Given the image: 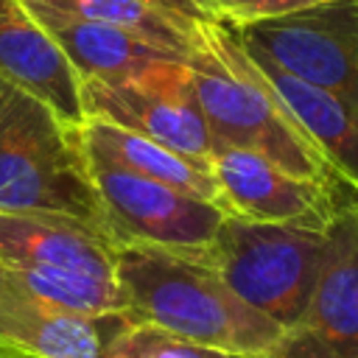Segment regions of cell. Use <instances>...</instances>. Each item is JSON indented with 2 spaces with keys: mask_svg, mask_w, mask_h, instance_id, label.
Returning a JSON list of instances; mask_svg holds the SVG:
<instances>
[{
  "mask_svg": "<svg viewBox=\"0 0 358 358\" xmlns=\"http://www.w3.org/2000/svg\"><path fill=\"white\" fill-rule=\"evenodd\" d=\"M266 358H358V204L327 227V255L308 310Z\"/></svg>",
  "mask_w": 358,
  "mask_h": 358,
  "instance_id": "9",
  "label": "cell"
},
{
  "mask_svg": "<svg viewBox=\"0 0 358 358\" xmlns=\"http://www.w3.org/2000/svg\"><path fill=\"white\" fill-rule=\"evenodd\" d=\"M187 64L215 145L255 151L296 176L358 199V190L333 168L271 90L229 22H201Z\"/></svg>",
  "mask_w": 358,
  "mask_h": 358,
  "instance_id": "2",
  "label": "cell"
},
{
  "mask_svg": "<svg viewBox=\"0 0 358 358\" xmlns=\"http://www.w3.org/2000/svg\"><path fill=\"white\" fill-rule=\"evenodd\" d=\"M117 243L103 229L42 213H0V266L59 268L115 280Z\"/></svg>",
  "mask_w": 358,
  "mask_h": 358,
  "instance_id": "12",
  "label": "cell"
},
{
  "mask_svg": "<svg viewBox=\"0 0 358 358\" xmlns=\"http://www.w3.org/2000/svg\"><path fill=\"white\" fill-rule=\"evenodd\" d=\"M87 117L151 137L179 154L210 159L215 140L196 98L187 59L162 62L123 81H84Z\"/></svg>",
  "mask_w": 358,
  "mask_h": 358,
  "instance_id": "7",
  "label": "cell"
},
{
  "mask_svg": "<svg viewBox=\"0 0 358 358\" xmlns=\"http://www.w3.org/2000/svg\"><path fill=\"white\" fill-rule=\"evenodd\" d=\"M0 358H14V355H8V352H0Z\"/></svg>",
  "mask_w": 358,
  "mask_h": 358,
  "instance_id": "22",
  "label": "cell"
},
{
  "mask_svg": "<svg viewBox=\"0 0 358 358\" xmlns=\"http://www.w3.org/2000/svg\"><path fill=\"white\" fill-rule=\"evenodd\" d=\"M316 3H324V0H229V25L282 17V14H291V11L316 6Z\"/></svg>",
  "mask_w": 358,
  "mask_h": 358,
  "instance_id": "19",
  "label": "cell"
},
{
  "mask_svg": "<svg viewBox=\"0 0 358 358\" xmlns=\"http://www.w3.org/2000/svg\"><path fill=\"white\" fill-rule=\"evenodd\" d=\"M81 137H84L87 154L109 159L145 179H157L185 193H193L199 199L215 201L221 207V190L213 176L210 159L179 154L151 137H143L131 129H123L101 117H87L81 123Z\"/></svg>",
  "mask_w": 358,
  "mask_h": 358,
  "instance_id": "15",
  "label": "cell"
},
{
  "mask_svg": "<svg viewBox=\"0 0 358 358\" xmlns=\"http://www.w3.org/2000/svg\"><path fill=\"white\" fill-rule=\"evenodd\" d=\"M229 28L243 48L358 106V0H324Z\"/></svg>",
  "mask_w": 358,
  "mask_h": 358,
  "instance_id": "5",
  "label": "cell"
},
{
  "mask_svg": "<svg viewBox=\"0 0 358 358\" xmlns=\"http://www.w3.org/2000/svg\"><path fill=\"white\" fill-rule=\"evenodd\" d=\"M115 282L123 294V316L131 324H154L232 355L266 358L285 333L224 282L204 249L117 246Z\"/></svg>",
  "mask_w": 358,
  "mask_h": 358,
  "instance_id": "1",
  "label": "cell"
},
{
  "mask_svg": "<svg viewBox=\"0 0 358 358\" xmlns=\"http://www.w3.org/2000/svg\"><path fill=\"white\" fill-rule=\"evenodd\" d=\"M243 50L252 56V62L266 76L280 101L288 106V112L296 117V123L333 162V168L352 185V190H358V106L347 103L330 90L291 76L257 50Z\"/></svg>",
  "mask_w": 358,
  "mask_h": 358,
  "instance_id": "14",
  "label": "cell"
},
{
  "mask_svg": "<svg viewBox=\"0 0 358 358\" xmlns=\"http://www.w3.org/2000/svg\"><path fill=\"white\" fill-rule=\"evenodd\" d=\"M0 213L87 221L109 235L81 126L0 76Z\"/></svg>",
  "mask_w": 358,
  "mask_h": 358,
  "instance_id": "3",
  "label": "cell"
},
{
  "mask_svg": "<svg viewBox=\"0 0 358 358\" xmlns=\"http://www.w3.org/2000/svg\"><path fill=\"white\" fill-rule=\"evenodd\" d=\"M0 274L20 291L31 294L34 299L73 313H87V316L123 313V294L115 280H101L59 268H25V266H0Z\"/></svg>",
  "mask_w": 358,
  "mask_h": 358,
  "instance_id": "17",
  "label": "cell"
},
{
  "mask_svg": "<svg viewBox=\"0 0 358 358\" xmlns=\"http://www.w3.org/2000/svg\"><path fill=\"white\" fill-rule=\"evenodd\" d=\"M148 3L157 6L159 11L171 14L173 20L185 22V25H193V28H196L199 22H213L201 0H148Z\"/></svg>",
  "mask_w": 358,
  "mask_h": 358,
  "instance_id": "20",
  "label": "cell"
},
{
  "mask_svg": "<svg viewBox=\"0 0 358 358\" xmlns=\"http://www.w3.org/2000/svg\"><path fill=\"white\" fill-rule=\"evenodd\" d=\"M106 358H243L215 347H204L187 338H179L154 324H126L112 341Z\"/></svg>",
  "mask_w": 358,
  "mask_h": 358,
  "instance_id": "18",
  "label": "cell"
},
{
  "mask_svg": "<svg viewBox=\"0 0 358 358\" xmlns=\"http://www.w3.org/2000/svg\"><path fill=\"white\" fill-rule=\"evenodd\" d=\"M25 8L45 25V31L56 39V45L64 50L81 81H123L134 78L162 62L187 59L173 50H165L126 28L81 20L48 6L25 3Z\"/></svg>",
  "mask_w": 358,
  "mask_h": 358,
  "instance_id": "13",
  "label": "cell"
},
{
  "mask_svg": "<svg viewBox=\"0 0 358 358\" xmlns=\"http://www.w3.org/2000/svg\"><path fill=\"white\" fill-rule=\"evenodd\" d=\"M327 255V229L291 224H263L224 215L207 263L255 310L274 319L282 330L294 327L319 282Z\"/></svg>",
  "mask_w": 358,
  "mask_h": 358,
  "instance_id": "4",
  "label": "cell"
},
{
  "mask_svg": "<svg viewBox=\"0 0 358 358\" xmlns=\"http://www.w3.org/2000/svg\"><path fill=\"white\" fill-rule=\"evenodd\" d=\"M90 173L117 246H162L201 252L213 243L227 210L157 179L131 173L90 154Z\"/></svg>",
  "mask_w": 358,
  "mask_h": 358,
  "instance_id": "6",
  "label": "cell"
},
{
  "mask_svg": "<svg viewBox=\"0 0 358 358\" xmlns=\"http://www.w3.org/2000/svg\"><path fill=\"white\" fill-rule=\"evenodd\" d=\"M123 313L87 316L34 299L0 274V352L14 358H106Z\"/></svg>",
  "mask_w": 358,
  "mask_h": 358,
  "instance_id": "10",
  "label": "cell"
},
{
  "mask_svg": "<svg viewBox=\"0 0 358 358\" xmlns=\"http://www.w3.org/2000/svg\"><path fill=\"white\" fill-rule=\"evenodd\" d=\"M213 22H229V0H201Z\"/></svg>",
  "mask_w": 358,
  "mask_h": 358,
  "instance_id": "21",
  "label": "cell"
},
{
  "mask_svg": "<svg viewBox=\"0 0 358 358\" xmlns=\"http://www.w3.org/2000/svg\"><path fill=\"white\" fill-rule=\"evenodd\" d=\"M210 168L227 215L249 221L327 229L341 210L358 204L355 196L324 182L296 176L277 162L235 145H215Z\"/></svg>",
  "mask_w": 358,
  "mask_h": 358,
  "instance_id": "8",
  "label": "cell"
},
{
  "mask_svg": "<svg viewBox=\"0 0 358 358\" xmlns=\"http://www.w3.org/2000/svg\"><path fill=\"white\" fill-rule=\"evenodd\" d=\"M22 3H36V6H48V8L64 11L81 20L126 28L179 56H190L196 36H199V25H201V22L196 28L185 25L173 20L171 14L159 11L157 6H151L148 0H22Z\"/></svg>",
  "mask_w": 358,
  "mask_h": 358,
  "instance_id": "16",
  "label": "cell"
},
{
  "mask_svg": "<svg viewBox=\"0 0 358 358\" xmlns=\"http://www.w3.org/2000/svg\"><path fill=\"white\" fill-rule=\"evenodd\" d=\"M0 76L53 106L64 120L81 126L84 81L22 0H0Z\"/></svg>",
  "mask_w": 358,
  "mask_h": 358,
  "instance_id": "11",
  "label": "cell"
}]
</instances>
